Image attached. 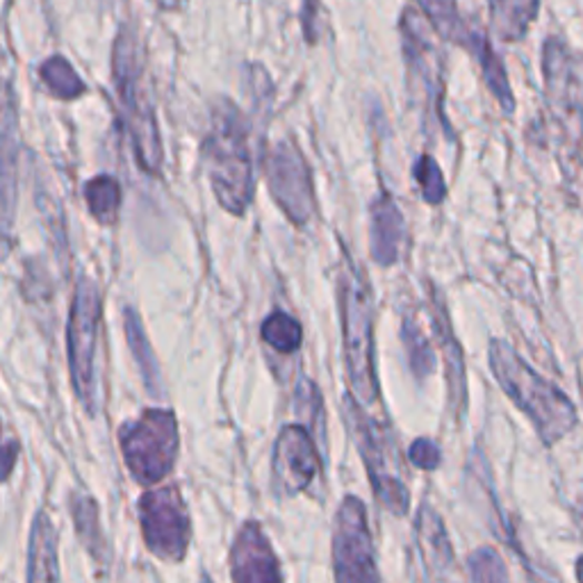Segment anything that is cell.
<instances>
[{"mask_svg":"<svg viewBox=\"0 0 583 583\" xmlns=\"http://www.w3.org/2000/svg\"><path fill=\"white\" fill-rule=\"evenodd\" d=\"M231 574L240 583H277L283 579L279 561L258 522L244 524L231 552Z\"/></svg>","mask_w":583,"mask_h":583,"instance_id":"cell-15","label":"cell"},{"mask_svg":"<svg viewBox=\"0 0 583 583\" xmlns=\"http://www.w3.org/2000/svg\"><path fill=\"white\" fill-rule=\"evenodd\" d=\"M84 199L92 212L101 223H112L117 219V210L121 203L119 183L110 175H99L94 181H89L84 188Z\"/></svg>","mask_w":583,"mask_h":583,"instance_id":"cell-24","label":"cell"},{"mask_svg":"<svg viewBox=\"0 0 583 583\" xmlns=\"http://www.w3.org/2000/svg\"><path fill=\"white\" fill-rule=\"evenodd\" d=\"M121 452L134 481L144 485L162 481L178 454V424L171 411H147L138 422H130L119 433Z\"/></svg>","mask_w":583,"mask_h":583,"instance_id":"cell-6","label":"cell"},{"mask_svg":"<svg viewBox=\"0 0 583 583\" xmlns=\"http://www.w3.org/2000/svg\"><path fill=\"white\" fill-rule=\"evenodd\" d=\"M262 340L279 353H294L303 342V329L288 312H272L262 324Z\"/></svg>","mask_w":583,"mask_h":583,"instance_id":"cell-25","label":"cell"},{"mask_svg":"<svg viewBox=\"0 0 583 583\" xmlns=\"http://www.w3.org/2000/svg\"><path fill=\"white\" fill-rule=\"evenodd\" d=\"M140 520L147 547L162 561L185 559L190 543V517L175 487L151 490L140 500Z\"/></svg>","mask_w":583,"mask_h":583,"instance_id":"cell-9","label":"cell"},{"mask_svg":"<svg viewBox=\"0 0 583 583\" xmlns=\"http://www.w3.org/2000/svg\"><path fill=\"white\" fill-rule=\"evenodd\" d=\"M320 472V454L315 440L301 424L281 429L274 446V483L283 495L305 490Z\"/></svg>","mask_w":583,"mask_h":583,"instance_id":"cell-14","label":"cell"},{"mask_svg":"<svg viewBox=\"0 0 583 583\" xmlns=\"http://www.w3.org/2000/svg\"><path fill=\"white\" fill-rule=\"evenodd\" d=\"M19 183V108L10 82H0V240H10Z\"/></svg>","mask_w":583,"mask_h":583,"instance_id":"cell-13","label":"cell"},{"mask_svg":"<svg viewBox=\"0 0 583 583\" xmlns=\"http://www.w3.org/2000/svg\"><path fill=\"white\" fill-rule=\"evenodd\" d=\"M426 26V17H422L415 8H409L401 17V37H403V56L409 62V73L413 82V92L424 97V105L429 112H435L442 119L440 99H442V82H440V58L431 41Z\"/></svg>","mask_w":583,"mask_h":583,"instance_id":"cell-11","label":"cell"},{"mask_svg":"<svg viewBox=\"0 0 583 583\" xmlns=\"http://www.w3.org/2000/svg\"><path fill=\"white\" fill-rule=\"evenodd\" d=\"M340 318L351 394L361 406L379 401L374 368V303L361 269L346 262L340 274Z\"/></svg>","mask_w":583,"mask_h":583,"instance_id":"cell-4","label":"cell"},{"mask_svg":"<svg viewBox=\"0 0 583 583\" xmlns=\"http://www.w3.org/2000/svg\"><path fill=\"white\" fill-rule=\"evenodd\" d=\"M541 0H490V19L504 41H517L537 17Z\"/></svg>","mask_w":583,"mask_h":583,"instance_id":"cell-21","label":"cell"},{"mask_svg":"<svg viewBox=\"0 0 583 583\" xmlns=\"http://www.w3.org/2000/svg\"><path fill=\"white\" fill-rule=\"evenodd\" d=\"M487 358L492 374L515 406L533 422L545 444H556L576 426L579 415L565 392L533 372L509 342L492 340Z\"/></svg>","mask_w":583,"mask_h":583,"instance_id":"cell-1","label":"cell"},{"mask_svg":"<svg viewBox=\"0 0 583 583\" xmlns=\"http://www.w3.org/2000/svg\"><path fill=\"white\" fill-rule=\"evenodd\" d=\"M41 80L58 99L71 101L78 99L84 92V82L76 73V69L60 56L51 58L41 64Z\"/></svg>","mask_w":583,"mask_h":583,"instance_id":"cell-26","label":"cell"},{"mask_svg":"<svg viewBox=\"0 0 583 583\" xmlns=\"http://www.w3.org/2000/svg\"><path fill=\"white\" fill-rule=\"evenodd\" d=\"M203 158L212 192L223 210L244 214L253 199V162L247 119L235 103L221 99L212 110Z\"/></svg>","mask_w":583,"mask_h":583,"instance_id":"cell-3","label":"cell"},{"mask_svg":"<svg viewBox=\"0 0 583 583\" xmlns=\"http://www.w3.org/2000/svg\"><path fill=\"white\" fill-rule=\"evenodd\" d=\"M401 340L403 346H406V355H409V365L411 372L418 379H424L429 374H433L435 370V355L433 349L429 344V338L422 333V329L413 322V320H403V329H401Z\"/></svg>","mask_w":583,"mask_h":583,"instance_id":"cell-27","label":"cell"},{"mask_svg":"<svg viewBox=\"0 0 583 583\" xmlns=\"http://www.w3.org/2000/svg\"><path fill=\"white\" fill-rule=\"evenodd\" d=\"M101 322V294L92 279L80 277L69 315V368L73 390L89 415L99 411L97 394V338Z\"/></svg>","mask_w":583,"mask_h":583,"instance_id":"cell-5","label":"cell"},{"mask_svg":"<svg viewBox=\"0 0 583 583\" xmlns=\"http://www.w3.org/2000/svg\"><path fill=\"white\" fill-rule=\"evenodd\" d=\"M267 181L279 208L294 227H303L315 214V190L303 153L294 142H281L267 160Z\"/></svg>","mask_w":583,"mask_h":583,"instance_id":"cell-10","label":"cell"},{"mask_svg":"<svg viewBox=\"0 0 583 583\" xmlns=\"http://www.w3.org/2000/svg\"><path fill=\"white\" fill-rule=\"evenodd\" d=\"M468 51L476 58L490 92L495 94V99L504 108V112L511 114L513 108H515V101H513V92H511V84H509V78H506V69H504V62L500 60V56L492 51L487 37L476 32L472 37V41H470Z\"/></svg>","mask_w":583,"mask_h":583,"instance_id":"cell-20","label":"cell"},{"mask_svg":"<svg viewBox=\"0 0 583 583\" xmlns=\"http://www.w3.org/2000/svg\"><path fill=\"white\" fill-rule=\"evenodd\" d=\"M342 415L344 424L358 446V452L363 456V463L370 474V483L374 487L376 500L394 515H406L411 506L409 490L399 481V476L390 470V461L385 456V446L372 424L370 415L361 409V403H355L353 394H346L342 401Z\"/></svg>","mask_w":583,"mask_h":583,"instance_id":"cell-7","label":"cell"},{"mask_svg":"<svg viewBox=\"0 0 583 583\" xmlns=\"http://www.w3.org/2000/svg\"><path fill=\"white\" fill-rule=\"evenodd\" d=\"M58 533L49 520V515H37L32 535H30V552H28V579L30 581H56L58 574Z\"/></svg>","mask_w":583,"mask_h":583,"instance_id":"cell-19","label":"cell"},{"mask_svg":"<svg viewBox=\"0 0 583 583\" xmlns=\"http://www.w3.org/2000/svg\"><path fill=\"white\" fill-rule=\"evenodd\" d=\"M123 322H125V338H128V344H130V351H132V358L138 361V368L142 372V379H144V385L149 388V392L153 396H160L162 394V379H160V370H158V363H155V355L151 351V344H149V338L142 329V322L138 318V312H134L132 308H125L123 310Z\"/></svg>","mask_w":583,"mask_h":583,"instance_id":"cell-22","label":"cell"},{"mask_svg":"<svg viewBox=\"0 0 583 583\" xmlns=\"http://www.w3.org/2000/svg\"><path fill=\"white\" fill-rule=\"evenodd\" d=\"M415 526H418V545L431 574L440 576L450 572L454 567V550L450 543V535H446V529L440 515L433 511V506L422 504Z\"/></svg>","mask_w":583,"mask_h":583,"instance_id":"cell-18","label":"cell"},{"mask_svg":"<svg viewBox=\"0 0 583 583\" xmlns=\"http://www.w3.org/2000/svg\"><path fill=\"white\" fill-rule=\"evenodd\" d=\"M112 78L121 105V117L132 144V153L144 171L155 175L162 169L164 153H162L160 130L147 87L144 51L132 26H123L114 41Z\"/></svg>","mask_w":583,"mask_h":583,"instance_id":"cell-2","label":"cell"},{"mask_svg":"<svg viewBox=\"0 0 583 583\" xmlns=\"http://www.w3.org/2000/svg\"><path fill=\"white\" fill-rule=\"evenodd\" d=\"M415 3L424 10V17L429 19L431 28L442 37L459 43L461 49H468L470 41L476 30L468 28L465 21L459 14L456 0H415Z\"/></svg>","mask_w":583,"mask_h":583,"instance_id":"cell-23","label":"cell"},{"mask_svg":"<svg viewBox=\"0 0 583 583\" xmlns=\"http://www.w3.org/2000/svg\"><path fill=\"white\" fill-rule=\"evenodd\" d=\"M73 520H76V526H78V535L82 537V543L87 545V550L94 552L97 556H101V552H103V533H101L99 511H97L94 500L78 495L73 500Z\"/></svg>","mask_w":583,"mask_h":583,"instance_id":"cell-28","label":"cell"},{"mask_svg":"<svg viewBox=\"0 0 583 583\" xmlns=\"http://www.w3.org/2000/svg\"><path fill=\"white\" fill-rule=\"evenodd\" d=\"M413 173H415V178H418L422 197H424L426 203L438 205V203L444 201V197H446L444 175H442L438 162H435L431 155H422V158L415 162Z\"/></svg>","mask_w":583,"mask_h":583,"instance_id":"cell-29","label":"cell"},{"mask_svg":"<svg viewBox=\"0 0 583 583\" xmlns=\"http://www.w3.org/2000/svg\"><path fill=\"white\" fill-rule=\"evenodd\" d=\"M406 244V221L388 192L372 201V258L381 267H390L401 258Z\"/></svg>","mask_w":583,"mask_h":583,"instance_id":"cell-17","label":"cell"},{"mask_svg":"<svg viewBox=\"0 0 583 583\" xmlns=\"http://www.w3.org/2000/svg\"><path fill=\"white\" fill-rule=\"evenodd\" d=\"M17 463V444L8 442V444H0V481H6Z\"/></svg>","mask_w":583,"mask_h":583,"instance_id":"cell-32","label":"cell"},{"mask_svg":"<svg viewBox=\"0 0 583 583\" xmlns=\"http://www.w3.org/2000/svg\"><path fill=\"white\" fill-rule=\"evenodd\" d=\"M543 69L547 82V101L554 117L570 130L583 134V87L574 64V56L559 39H547L543 51Z\"/></svg>","mask_w":583,"mask_h":583,"instance_id":"cell-12","label":"cell"},{"mask_svg":"<svg viewBox=\"0 0 583 583\" xmlns=\"http://www.w3.org/2000/svg\"><path fill=\"white\" fill-rule=\"evenodd\" d=\"M431 320H433V333L438 338L444 365H446V383H450V401L456 418L463 415L468 406V372H465V361H463V349L454 335L450 312L438 290L431 292Z\"/></svg>","mask_w":583,"mask_h":583,"instance_id":"cell-16","label":"cell"},{"mask_svg":"<svg viewBox=\"0 0 583 583\" xmlns=\"http://www.w3.org/2000/svg\"><path fill=\"white\" fill-rule=\"evenodd\" d=\"M333 570L342 583L379 581L372 533L365 504L358 497H344L333 533Z\"/></svg>","mask_w":583,"mask_h":583,"instance_id":"cell-8","label":"cell"},{"mask_svg":"<svg viewBox=\"0 0 583 583\" xmlns=\"http://www.w3.org/2000/svg\"><path fill=\"white\" fill-rule=\"evenodd\" d=\"M576 579L579 581H583V556L579 559V563H576Z\"/></svg>","mask_w":583,"mask_h":583,"instance_id":"cell-33","label":"cell"},{"mask_svg":"<svg viewBox=\"0 0 583 583\" xmlns=\"http://www.w3.org/2000/svg\"><path fill=\"white\" fill-rule=\"evenodd\" d=\"M470 579L472 581H506L509 572L497 550L481 547L470 556Z\"/></svg>","mask_w":583,"mask_h":583,"instance_id":"cell-30","label":"cell"},{"mask_svg":"<svg viewBox=\"0 0 583 583\" xmlns=\"http://www.w3.org/2000/svg\"><path fill=\"white\" fill-rule=\"evenodd\" d=\"M409 459H411V463H413L415 468L431 472V470H435V468L440 465L442 454H440L438 444H435L433 440H429V438H420V440H415V442L411 444Z\"/></svg>","mask_w":583,"mask_h":583,"instance_id":"cell-31","label":"cell"}]
</instances>
